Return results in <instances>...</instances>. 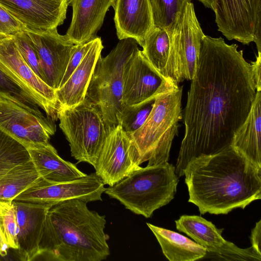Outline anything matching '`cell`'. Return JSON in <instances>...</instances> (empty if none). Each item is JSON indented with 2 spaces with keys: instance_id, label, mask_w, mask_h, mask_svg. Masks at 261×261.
<instances>
[{
  "instance_id": "9c48e42d",
  "label": "cell",
  "mask_w": 261,
  "mask_h": 261,
  "mask_svg": "<svg viewBox=\"0 0 261 261\" xmlns=\"http://www.w3.org/2000/svg\"><path fill=\"white\" fill-rule=\"evenodd\" d=\"M0 68L35 99L47 117L58 119L59 109L56 91L42 81L20 55L13 36L0 35Z\"/></svg>"
},
{
  "instance_id": "4316f807",
  "label": "cell",
  "mask_w": 261,
  "mask_h": 261,
  "mask_svg": "<svg viewBox=\"0 0 261 261\" xmlns=\"http://www.w3.org/2000/svg\"><path fill=\"white\" fill-rule=\"evenodd\" d=\"M192 1L149 0L154 26L164 29L169 34L187 4Z\"/></svg>"
},
{
  "instance_id": "d590c367",
  "label": "cell",
  "mask_w": 261,
  "mask_h": 261,
  "mask_svg": "<svg viewBox=\"0 0 261 261\" xmlns=\"http://www.w3.org/2000/svg\"><path fill=\"white\" fill-rule=\"evenodd\" d=\"M256 91H261V52L257 51L256 60L250 63Z\"/></svg>"
},
{
  "instance_id": "1f68e13d",
  "label": "cell",
  "mask_w": 261,
  "mask_h": 261,
  "mask_svg": "<svg viewBox=\"0 0 261 261\" xmlns=\"http://www.w3.org/2000/svg\"><path fill=\"white\" fill-rule=\"evenodd\" d=\"M16 47L23 59L42 80L39 60L35 46L26 30L13 36ZM43 81V80H42Z\"/></svg>"
},
{
  "instance_id": "52a82bcc",
  "label": "cell",
  "mask_w": 261,
  "mask_h": 261,
  "mask_svg": "<svg viewBox=\"0 0 261 261\" xmlns=\"http://www.w3.org/2000/svg\"><path fill=\"white\" fill-rule=\"evenodd\" d=\"M170 49L162 76L175 84L192 80L197 67L204 36L192 2L187 4L172 31L168 34Z\"/></svg>"
},
{
  "instance_id": "7c38bea8",
  "label": "cell",
  "mask_w": 261,
  "mask_h": 261,
  "mask_svg": "<svg viewBox=\"0 0 261 261\" xmlns=\"http://www.w3.org/2000/svg\"><path fill=\"white\" fill-rule=\"evenodd\" d=\"M54 121L0 97V131L27 148L49 143L56 130Z\"/></svg>"
},
{
  "instance_id": "f35d334b",
  "label": "cell",
  "mask_w": 261,
  "mask_h": 261,
  "mask_svg": "<svg viewBox=\"0 0 261 261\" xmlns=\"http://www.w3.org/2000/svg\"><path fill=\"white\" fill-rule=\"evenodd\" d=\"M200 2L204 6L213 10L215 0H197Z\"/></svg>"
},
{
  "instance_id": "9a60e30c",
  "label": "cell",
  "mask_w": 261,
  "mask_h": 261,
  "mask_svg": "<svg viewBox=\"0 0 261 261\" xmlns=\"http://www.w3.org/2000/svg\"><path fill=\"white\" fill-rule=\"evenodd\" d=\"M37 51L42 80L55 91L60 87L76 45L58 33L57 29L40 32L26 30Z\"/></svg>"
},
{
  "instance_id": "d4e9b609",
  "label": "cell",
  "mask_w": 261,
  "mask_h": 261,
  "mask_svg": "<svg viewBox=\"0 0 261 261\" xmlns=\"http://www.w3.org/2000/svg\"><path fill=\"white\" fill-rule=\"evenodd\" d=\"M41 178L32 160L17 165L0 180V200L13 201Z\"/></svg>"
},
{
  "instance_id": "7402d4cb",
  "label": "cell",
  "mask_w": 261,
  "mask_h": 261,
  "mask_svg": "<svg viewBox=\"0 0 261 261\" xmlns=\"http://www.w3.org/2000/svg\"><path fill=\"white\" fill-rule=\"evenodd\" d=\"M261 91L256 95L249 113L235 132L231 146L249 161L261 168Z\"/></svg>"
},
{
  "instance_id": "5bb4252c",
  "label": "cell",
  "mask_w": 261,
  "mask_h": 261,
  "mask_svg": "<svg viewBox=\"0 0 261 261\" xmlns=\"http://www.w3.org/2000/svg\"><path fill=\"white\" fill-rule=\"evenodd\" d=\"M166 81L138 49L126 62L122 75V104L135 107L154 100Z\"/></svg>"
},
{
  "instance_id": "4dcf8cb0",
  "label": "cell",
  "mask_w": 261,
  "mask_h": 261,
  "mask_svg": "<svg viewBox=\"0 0 261 261\" xmlns=\"http://www.w3.org/2000/svg\"><path fill=\"white\" fill-rule=\"evenodd\" d=\"M154 101L138 106L125 107L119 123L123 130L130 135L139 129L149 115Z\"/></svg>"
},
{
  "instance_id": "2e32d148",
  "label": "cell",
  "mask_w": 261,
  "mask_h": 261,
  "mask_svg": "<svg viewBox=\"0 0 261 261\" xmlns=\"http://www.w3.org/2000/svg\"><path fill=\"white\" fill-rule=\"evenodd\" d=\"M0 5L21 23L26 30L57 29L66 18L68 0H0Z\"/></svg>"
},
{
  "instance_id": "ffe728a7",
  "label": "cell",
  "mask_w": 261,
  "mask_h": 261,
  "mask_svg": "<svg viewBox=\"0 0 261 261\" xmlns=\"http://www.w3.org/2000/svg\"><path fill=\"white\" fill-rule=\"evenodd\" d=\"M103 48L101 38L97 37L67 81L55 91L59 109L73 107L84 100L96 63Z\"/></svg>"
},
{
  "instance_id": "30bf717a",
  "label": "cell",
  "mask_w": 261,
  "mask_h": 261,
  "mask_svg": "<svg viewBox=\"0 0 261 261\" xmlns=\"http://www.w3.org/2000/svg\"><path fill=\"white\" fill-rule=\"evenodd\" d=\"M105 185L95 172L60 182H48L41 177L13 201L51 205L74 199L87 202L101 201V195L106 190Z\"/></svg>"
},
{
  "instance_id": "f546056e",
  "label": "cell",
  "mask_w": 261,
  "mask_h": 261,
  "mask_svg": "<svg viewBox=\"0 0 261 261\" xmlns=\"http://www.w3.org/2000/svg\"><path fill=\"white\" fill-rule=\"evenodd\" d=\"M0 230L9 248L18 250L19 227L13 201L0 200Z\"/></svg>"
},
{
  "instance_id": "7a4b0ae2",
  "label": "cell",
  "mask_w": 261,
  "mask_h": 261,
  "mask_svg": "<svg viewBox=\"0 0 261 261\" xmlns=\"http://www.w3.org/2000/svg\"><path fill=\"white\" fill-rule=\"evenodd\" d=\"M184 175L188 202L201 214H227L261 198V168L232 146L192 160Z\"/></svg>"
},
{
  "instance_id": "484cf974",
  "label": "cell",
  "mask_w": 261,
  "mask_h": 261,
  "mask_svg": "<svg viewBox=\"0 0 261 261\" xmlns=\"http://www.w3.org/2000/svg\"><path fill=\"white\" fill-rule=\"evenodd\" d=\"M143 54L153 67L162 76L170 49V38L167 31L154 26L146 36Z\"/></svg>"
},
{
  "instance_id": "277c9868",
  "label": "cell",
  "mask_w": 261,
  "mask_h": 261,
  "mask_svg": "<svg viewBox=\"0 0 261 261\" xmlns=\"http://www.w3.org/2000/svg\"><path fill=\"white\" fill-rule=\"evenodd\" d=\"M178 178L168 162L140 167L105 192L133 213L146 218L174 197Z\"/></svg>"
},
{
  "instance_id": "d6a6232c",
  "label": "cell",
  "mask_w": 261,
  "mask_h": 261,
  "mask_svg": "<svg viewBox=\"0 0 261 261\" xmlns=\"http://www.w3.org/2000/svg\"><path fill=\"white\" fill-rule=\"evenodd\" d=\"M179 123L175 124L163 135L148 160L147 166H154L168 162L174 137L178 134Z\"/></svg>"
},
{
  "instance_id": "3957f363",
  "label": "cell",
  "mask_w": 261,
  "mask_h": 261,
  "mask_svg": "<svg viewBox=\"0 0 261 261\" xmlns=\"http://www.w3.org/2000/svg\"><path fill=\"white\" fill-rule=\"evenodd\" d=\"M74 199L53 205L44 222L40 255L58 261H101L110 251L106 217Z\"/></svg>"
},
{
  "instance_id": "5b68a950",
  "label": "cell",
  "mask_w": 261,
  "mask_h": 261,
  "mask_svg": "<svg viewBox=\"0 0 261 261\" xmlns=\"http://www.w3.org/2000/svg\"><path fill=\"white\" fill-rule=\"evenodd\" d=\"M132 38L120 40L95 66L86 97L100 110L110 130L119 124L122 104V75L126 62L139 48Z\"/></svg>"
},
{
  "instance_id": "ac0fdd59",
  "label": "cell",
  "mask_w": 261,
  "mask_h": 261,
  "mask_svg": "<svg viewBox=\"0 0 261 261\" xmlns=\"http://www.w3.org/2000/svg\"><path fill=\"white\" fill-rule=\"evenodd\" d=\"M115 0H68L72 17L65 37L74 44L90 42L97 37L107 12Z\"/></svg>"
},
{
  "instance_id": "603a6c76",
  "label": "cell",
  "mask_w": 261,
  "mask_h": 261,
  "mask_svg": "<svg viewBox=\"0 0 261 261\" xmlns=\"http://www.w3.org/2000/svg\"><path fill=\"white\" fill-rule=\"evenodd\" d=\"M146 224L169 260L194 261L205 257L206 249L195 242L176 232Z\"/></svg>"
},
{
  "instance_id": "ba28073f",
  "label": "cell",
  "mask_w": 261,
  "mask_h": 261,
  "mask_svg": "<svg viewBox=\"0 0 261 261\" xmlns=\"http://www.w3.org/2000/svg\"><path fill=\"white\" fill-rule=\"evenodd\" d=\"M182 86L166 81L155 98L152 110L143 125L128 135L141 164L148 161L165 133L182 118Z\"/></svg>"
},
{
  "instance_id": "83f0119b",
  "label": "cell",
  "mask_w": 261,
  "mask_h": 261,
  "mask_svg": "<svg viewBox=\"0 0 261 261\" xmlns=\"http://www.w3.org/2000/svg\"><path fill=\"white\" fill-rule=\"evenodd\" d=\"M0 97L13 101L37 115L44 116L33 97L1 68Z\"/></svg>"
},
{
  "instance_id": "4fadbf2b",
  "label": "cell",
  "mask_w": 261,
  "mask_h": 261,
  "mask_svg": "<svg viewBox=\"0 0 261 261\" xmlns=\"http://www.w3.org/2000/svg\"><path fill=\"white\" fill-rule=\"evenodd\" d=\"M213 11L218 30L228 40L254 42L261 25V0H215Z\"/></svg>"
},
{
  "instance_id": "8fae6325",
  "label": "cell",
  "mask_w": 261,
  "mask_h": 261,
  "mask_svg": "<svg viewBox=\"0 0 261 261\" xmlns=\"http://www.w3.org/2000/svg\"><path fill=\"white\" fill-rule=\"evenodd\" d=\"M140 165L139 154L128 134L119 124L109 131L94 168L104 184L112 186Z\"/></svg>"
},
{
  "instance_id": "cb8c5ba5",
  "label": "cell",
  "mask_w": 261,
  "mask_h": 261,
  "mask_svg": "<svg viewBox=\"0 0 261 261\" xmlns=\"http://www.w3.org/2000/svg\"><path fill=\"white\" fill-rule=\"evenodd\" d=\"M175 222L178 231L187 234L214 256L228 243L222 236L223 228H217L212 222L201 216L182 215Z\"/></svg>"
},
{
  "instance_id": "d6986e66",
  "label": "cell",
  "mask_w": 261,
  "mask_h": 261,
  "mask_svg": "<svg viewBox=\"0 0 261 261\" xmlns=\"http://www.w3.org/2000/svg\"><path fill=\"white\" fill-rule=\"evenodd\" d=\"M113 8L118 39H134L142 47L154 27L149 0H115Z\"/></svg>"
},
{
  "instance_id": "836d02e7",
  "label": "cell",
  "mask_w": 261,
  "mask_h": 261,
  "mask_svg": "<svg viewBox=\"0 0 261 261\" xmlns=\"http://www.w3.org/2000/svg\"><path fill=\"white\" fill-rule=\"evenodd\" d=\"M24 30L25 27L0 5V35L13 36Z\"/></svg>"
},
{
  "instance_id": "f1b7e54d",
  "label": "cell",
  "mask_w": 261,
  "mask_h": 261,
  "mask_svg": "<svg viewBox=\"0 0 261 261\" xmlns=\"http://www.w3.org/2000/svg\"><path fill=\"white\" fill-rule=\"evenodd\" d=\"M30 160L25 146L0 131V180L14 167Z\"/></svg>"
},
{
  "instance_id": "8992f818",
  "label": "cell",
  "mask_w": 261,
  "mask_h": 261,
  "mask_svg": "<svg viewBox=\"0 0 261 261\" xmlns=\"http://www.w3.org/2000/svg\"><path fill=\"white\" fill-rule=\"evenodd\" d=\"M57 117L71 156L94 167L110 131L100 110L86 97L76 106L59 109Z\"/></svg>"
},
{
  "instance_id": "8d00e7d4",
  "label": "cell",
  "mask_w": 261,
  "mask_h": 261,
  "mask_svg": "<svg viewBox=\"0 0 261 261\" xmlns=\"http://www.w3.org/2000/svg\"><path fill=\"white\" fill-rule=\"evenodd\" d=\"M261 220L256 223L255 226L252 229L250 237L252 247L260 254H261Z\"/></svg>"
},
{
  "instance_id": "e0dca14e",
  "label": "cell",
  "mask_w": 261,
  "mask_h": 261,
  "mask_svg": "<svg viewBox=\"0 0 261 261\" xmlns=\"http://www.w3.org/2000/svg\"><path fill=\"white\" fill-rule=\"evenodd\" d=\"M19 227L18 253L24 261L40 255L39 244L47 214L52 205L13 201Z\"/></svg>"
},
{
  "instance_id": "6da1fadb",
  "label": "cell",
  "mask_w": 261,
  "mask_h": 261,
  "mask_svg": "<svg viewBox=\"0 0 261 261\" xmlns=\"http://www.w3.org/2000/svg\"><path fill=\"white\" fill-rule=\"evenodd\" d=\"M236 44L204 35L184 110L185 126L175 167L179 177L188 164L231 146L247 118L256 90L250 63Z\"/></svg>"
},
{
  "instance_id": "74e56055",
  "label": "cell",
  "mask_w": 261,
  "mask_h": 261,
  "mask_svg": "<svg viewBox=\"0 0 261 261\" xmlns=\"http://www.w3.org/2000/svg\"><path fill=\"white\" fill-rule=\"evenodd\" d=\"M9 248L0 230V256L2 257L6 256L7 255V250Z\"/></svg>"
},
{
  "instance_id": "e575fe53",
  "label": "cell",
  "mask_w": 261,
  "mask_h": 261,
  "mask_svg": "<svg viewBox=\"0 0 261 261\" xmlns=\"http://www.w3.org/2000/svg\"><path fill=\"white\" fill-rule=\"evenodd\" d=\"M93 40L86 43L76 45L75 48L70 58L60 87L64 84L73 71L79 65L90 47Z\"/></svg>"
},
{
  "instance_id": "44dd1931",
  "label": "cell",
  "mask_w": 261,
  "mask_h": 261,
  "mask_svg": "<svg viewBox=\"0 0 261 261\" xmlns=\"http://www.w3.org/2000/svg\"><path fill=\"white\" fill-rule=\"evenodd\" d=\"M27 149L38 173L48 182L67 181L86 175L75 164L61 158L50 143Z\"/></svg>"
}]
</instances>
